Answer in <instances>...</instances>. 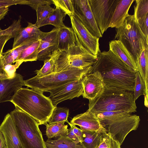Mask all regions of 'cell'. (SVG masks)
<instances>
[{
	"mask_svg": "<svg viewBox=\"0 0 148 148\" xmlns=\"http://www.w3.org/2000/svg\"><path fill=\"white\" fill-rule=\"evenodd\" d=\"M96 71L101 74L105 86L134 92L136 71L110 50L99 54L88 73Z\"/></svg>",
	"mask_w": 148,
	"mask_h": 148,
	"instance_id": "cell-1",
	"label": "cell"
},
{
	"mask_svg": "<svg viewBox=\"0 0 148 148\" xmlns=\"http://www.w3.org/2000/svg\"><path fill=\"white\" fill-rule=\"evenodd\" d=\"M43 93L34 89L21 88L11 102L35 119L39 125H46L55 107L48 97Z\"/></svg>",
	"mask_w": 148,
	"mask_h": 148,
	"instance_id": "cell-2",
	"label": "cell"
},
{
	"mask_svg": "<svg viewBox=\"0 0 148 148\" xmlns=\"http://www.w3.org/2000/svg\"><path fill=\"white\" fill-rule=\"evenodd\" d=\"M88 107L95 114L117 111L131 114L136 112L137 109L133 92L106 86L95 99L89 100Z\"/></svg>",
	"mask_w": 148,
	"mask_h": 148,
	"instance_id": "cell-3",
	"label": "cell"
},
{
	"mask_svg": "<svg viewBox=\"0 0 148 148\" xmlns=\"http://www.w3.org/2000/svg\"><path fill=\"white\" fill-rule=\"evenodd\" d=\"M115 36L125 46L136 62L143 50L148 48V38L143 33L133 15H129Z\"/></svg>",
	"mask_w": 148,
	"mask_h": 148,
	"instance_id": "cell-4",
	"label": "cell"
},
{
	"mask_svg": "<svg viewBox=\"0 0 148 148\" xmlns=\"http://www.w3.org/2000/svg\"><path fill=\"white\" fill-rule=\"evenodd\" d=\"M10 114L25 148H46L37 122L17 107Z\"/></svg>",
	"mask_w": 148,
	"mask_h": 148,
	"instance_id": "cell-5",
	"label": "cell"
},
{
	"mask_svg": "<svg viewBox=\"0 0 148 148\" xmlns=\"http://www.w3.org/2000/svg\"><path fill=\"white\" fill-rule=\"evenodd\" d=\"M75 35L76 45L60 51L56 61L53 73L71 69H84L92 66L96 60L97 57L85 49Z\"/></svg>",
	"mask_w": 148,
	"mask_h": 148,
	"instance_id": "cell-6",
	"label": "cell"
},
{
	"mask_svg": "<svg viewBox=\"0 0 148 148\" xmlns=\"http://www.w3.org/2000/svg\"><path fill=\"white\" fill-rule=\"evenodd\" d=\"M92 66L84 69H71L54 73L38 78L34 77L24 80L25 85L43 92L73 81L82 78L88 73Z\"/></svg>",
	"mask_w": 148,
	"mask_h": 148,
	"instance_id": "cell-7",
	"label": "cell"
},
{
	"mask_svg": "<svg viewBox=\"0 0 148 148\" xmlns=\"http://www.w3.org/2000/svg\"><path fill=\"white\" fill-rule=\"evenodd\" d=\"M140 120L139 116L130 114L99 122L107 133L121 145L127 135L137 129Z\"/></svg>",
	"mask_w": 148,
	"mask_h": 148,
	"instance_id": "cell-8",
	"label": "cell"
},
{
	"mask_svg": "<svg viewBox=\"0 0 148 148\" xmlns=\"http://www.w3.org/2000/svg\"><path fill=\"white\" fill-rule=\"evenodd\" d=\"M120 0H88L98 28L102 35L109 27L117 4Z\"/></svg>",
	"mask_w": 148,
	"mask_h": 148,
	"instance_id": "cell-9",
	"label": "cell"
},
{
	"mask_svg": "<svg viewBox=\"0 0 148 148\" xmlns=\"http://www.w3.org/2000/svg\"><path fill=\"white\" fill-rule=\"evenodd\" d=\"M72 28L83 46L91 54L97 57L101 52L99 47V38L92 34L75 16H69Z\"/></svg>",
	"mask_w": 148,
	"mask_h": 148,
	"instance_id": "cell-10",
	"label": "cell"
},
{
	"mask_svg": "<svg viewBox=\"0 0 148 148\" xmlns=\"http://www.w3.org/2000/svg\"><path fill=\"white\" fill-rule=\"evenodd\" d=\"M82 79L68 83L48 91L50 93L48 97L54 107L63 101L71 99L82 95Z\"/></svg>",
	"mask_w": 148,
	"mask_h": 148,
	"instance_id": "cell-11",
	"label": "cell"
},
{
	"mask_svg": "<svg viewBox=\"0 0 148 148\" xmlns=\"http://www.w3.org/2000/svg\"><path fill=\"white\" fill-rule=\"evenodd\" d=\"M74 10V15L84 25L90 32L99 38L102 37L95 19L88 0H72Z\"/></svg>",
	"mask_w": 148,
	"mask_h": 148,
	"instance_id": "cell-12",
	"label": "cell"
},
{
	"mask_svg": "<svg viewBox=\"0 0 148 148\" xmlns=\"http://www.w3.org/2000/svg\"><path fill=\"white\" fill-rule=\"evenodd\" d=\"M59 29L56 28L48 32H43L40 38L37 51V60L44 61L58 50Z\"/></svg>",
	"mask_w": 148,
	"mask_h": 148,
	"instance_id": "cell-13",
	"label": "cell"
},
{
	"mask_svg": "<svg viewBox=\"0 0 148 148\" xmlns=\"http://www.w3.org/2000/svg\"><path fill=\"white\" fill-rule=\"evenodd\" d=\"M83 87L82 96L84 98L92 100L98 95L105 85L100 73L97 71L87 74L82 79Z\"/></svg>",
	"mask_w": 148,
	"mask_h": 148,
	"instance_id": "cell-14",
	"label": "cell"
},
{
	"mask_svg": "<svg viewBox=\"0 0 148 148\" xmlns=\"http://www.w3.org/2000/svg\"><path fill=\"white\" fill-rule=\"evenodd\" d=\"M0 131L4 136L7 148H25L10 113H8L5 116L0 126Z\"/></svg>",
	"mask_w": 148,
	"mask_h": 148,
	"instance_id": "cell-15",
	"label": "cell"
},
{
	"mask_svg": "<svg viewBox=\"0 0 148 148\" xmlns=\"http://www.w3.org/2000/svg\"><path fill=\"white\" fill-rule=\"evenodd\" d=\"M22 76L18 73L12 78H0V103L12 100L17 91L25 85Z\"/></svg>",
	"mask_w": 148,
	"mask_h": 148,
	"instance_id": "cell-16",
	"label": "cell"
},
{
	"mask_svg": "<svg viewBox=\"0 0 148 148\" xmlns=\"http://www.w3.org/2000/svg\"><path fill=\"white\" fill-rule=\"evenodd\" d=\"M70 123L74 125L79 126L82 130L107 133L95 114L88 109L85 112L74 117Z\"/></svg>",
	"mask_w": 148,
	"mask_h": 148,
	"instance_id": "cell-17",
	"label": "cell"
},
{
	"mask_svg": "<svg viewBox=\"0 0 148 148\" xmlns=\"http://www.w3.org/2000/svg\"><path fill=\"white\" fill-rule=\"evenodd\" d=\"M43 32L35 24L28 22L27 26L25 27H21L14 38L12 49L17 47L29 42L40 39Z\"/></svg>",
	"mask_w": 148,
	"mask_h": 148,
	"instance_id": "cell-18",
	"label": "cell"
},
{
	"mask_svg": "<svg viewBox=\"0 0 148 148\" xmlns=\"http://www.w3.org/2000/svg\"><path fill=\"white\" fill-rule=\"evenodd\" d=\"M135 1L120 0L117 4L111 18L109 27L118 29L122 26L129 14V9Z\"/></svg>",
	"mask_w": 148,
	"mask_h": 148,
	"instance_id": "cell-19",
	"label": "cell"
},
{
	"mask_svg": "<svg viewBox=\"0 0 148 148\" xmlns=\"http://www.w3.org/2000/svg\"><path fill=\"white\" fill-rule=\"evenodd\" d=\"M109 50L118 57L129 67L135 71L137 67L134 59L122 43L116 40L109 42Z\"/></svg>",
	"mask_w": 148,
	"mask_h": 148,
	"instance_id": "cell-20",
	"label": "cell"
},
{
	"mask_svg": "<svg viewBox=\"0 0 148 148\" xmlns=\"http://www.w3.org/2000/svg\"><path fill=\"white\" fill-rule=\"evenodd\" d=\"M76 44L75 34L72 28L66 26L59 29L58 49L60 51L66 50Z\"/></svg>",
	"mask_w": 148,
	"mask_h": 148,
	"instance_id": "cell-21",
	"label": "cell"
},
{
	"mask_svg": "<svg viewBox=\"0 0 148 148\" xmlns=\"http://www.w3.org/2000/svg\"><path fill=\"white\" fill-rule=\"evenodd\" d=\"M34 41H31L25 43L19 47L8 50L2 52L0 58V76L4 67L8 64L16 62L22 51Z\"/></svg>",
	"mask_w": 148,
	"mask_h": 148,
	"instance_id": "cell-22",
	"label": "cell"
},
{
	"mask_svg": "<svg viewBox=\"0 0 148 148\" xmlns=\"http://www.w3.org/2000/svg\"><path fill=\"white\" fill-rule=\"evenodd\" d=\"M99 131L83 130L80 144L84 148H97L100 144L103 134Z\"/></svg>",
	"mask_w": 148,
	"mask_h": 148,
	"instance_id": "cell-23",
	"label": "cell"
},
{
	"mask_svg": "<svg viewBox=\"0 0 148 148\" xmlns=\"http://www.w3.org/2000/svg\"><path fill=\"white\" fill-rule=\"evenodd\" d=\"M45 144L46 148H84L80 144H76L66 135L56 140L48 139Z\"/></svg>",
	"mask_w": 148,
	"mask_h": 148,
	"instance_id": "cell-24",
	"label": "cell"
},
{
	"mask_svg": "<svg viewBox=\"0 0 148 148\" xmlns=\"http://www.w3.org/2000/svg\"><path fill=\"white\" fill-rule=\"evenodd\" d=\"M66 15L60 9L56 7L49 16L42 22L39 28L48 25H52L58 29L65 27L66 26L63 22V19Z\"/></svg>",
	"mask_w": 148,
	"mask_h": 148,
	"instance_id": "cell-25",
	"label": "cell"
},
{
	"mask_svg": "<svg viewBox=\"0 0 148 148\" xmlns=\"http://www.w3.org/2000/svg\"><path fill=\"white\" fill-rule=\"evenodd\" d=\"M137 71L144 82L148 90V48L143 51L136 62Z\"/></svg>",
	"mask_w": 148,
	"mask_h": 148,
	"instance_id": "cell-26",
	"label": "cell"
},
{
	"mask_svg": "<svg viewBox=\"0 0 148 148\" xmlns=\"http://www.w3.org/2000/svg\"><path fill=\"white\" fill-rule=\"evenodd\" d=\"M40 43V39L32 42L25 48L18 57L17 61H33L37 60V51Z\"/></svg>",
	"mask_w": 148,
	"mask_h": 148,
	"instance_id": "cell-27",
	"label": "cell"
},
{
	"mask_svg": "<svg viewBox=\"0 0 148 148\" xmlns=\"http://www.w3.org/2000/svg\"><path fill=\"white\" fill-rule=\"evenodd\" d=\"M60 53V51L58 49L53 53L49 58L45 60L42 67L40 70L35 71L37 75L35 77L40 78L53 73L56 61Z\"/></svg>",
	"mask_w": 148,
	"mask_h": 148,
	"instance_id": "cell-28",
	"label": "cell"
},
{
	"mask_svg": "<svg viewBox=\"0 0 148 148\" xmlns=\"http://www.w3.org/2000/svg\"><path fill=\"white\" fill-rule=\"evenodd\" d=\"M65 122L47 123L46 126V135L48 139L60 137L66 135L68 131V125L64 124Z\"/></svg>",
	"mask_w": 148,
	"mask_h": 148,
	"instance_id": "cell-29",
	"label": "cell"
},
{
	"mask_svg": "<svg viewBox=\"0 0 148 148\" xmlns=\"http://www.w3.org/2000/svg\"><path fill=\"white\" fill-rule=\"evenodd\" d=\"M69 110L67 108L55 107L47 122L48 124L64 121L68 123L67 120Z\"/></svg>",
	"mask_w": 148,
	"mask_h": 148,
	"instance_id": "cell-30",
	"label": "cell"
},
{
	"mask_svg": "<svg viewBox=\"0 0 148 148\" xmlns=\"http://www.w3.org/2000/svg\"><path fill=\"white\" fill-rule=\"evenodd\" d=\"M147 90L144 82L138 71H136L134 87V100L141 95H144L145 98H147Z\"/></svg>",
	"mask_w": 148,
	"mask_h": 148,
	"instance_id": "cell-31",
	"label": "cell"
},
{
	"mask_svg": "<svg viewBox=\"0 0 148 148\" xmlns=\"http://www.w3.org/2000/svg\"><path fill=\"white\" fill-rule=\"evenodd\" d=\"M133 14L135 20L145 18L148 16V0H136Z\"/></svg>",
	"mask_w": 148,
	"mask_h": 148,
	"instance_id": "cell-32",
	"label": "cell"
},
{
	"mask_svg": "<svg viewBox=\"0 0 148 148\" xmlns=\"http://www.w3.org/2000/svg\"><path fill=\"white\" fill-rule=\"evenodd\" d=\"M54 10V9L48 4L39 6L36 10L37 20L35 24L36 26L39 28L41 23L49 16Z\"/></svg>",
	"mask_w": 148,
	"mask_h": 148,
	"instance_id": "cell-33",
	"label": "cell"
},
{
	"mask_svg": "<svg viewBox=\"0 0 148 148\" xmlns=\"http://www.w3.org/2000/svg\"><path fill=\"white\" fill-rule=\"evenodd\" d=\"M56 7L60 9L70 16L73 15L74 10L72 0H52Z\"/></svg>",
	"mask_w": 148,
	"mask_h": 148,
	"instance_id": "cell-34",
	"label": "cell"
},
{
	"mask_svg": "<svg viewBox=\"0 0 148 148\" xmlns=\"http://www.w3.org/2000/svg\"><path fill=\"white\" fill-rule=\"evenodd\" d=\"M121 145L107 133H103L97 148H121Z\"/></svg>",
	"mask_w": 148,
	"mask_h": 148,
	"instance_id": "cell-35",
	"label": "cell"
},
{
	"mask_svg": "<svg viewBox=\"0 0 148 148\" xmlns=\"http://www.w3.org/2000/svg\"><path fill=\"white\" fill-rule=\"evenodd\" d=\"M124 111H105L95 114L99 121L110 120L119 116L130 114Z\"/></svg>",
	"mask_w": 148,
	"mask_h": 148,
	"instance_id": "cell-36",
	"label": "cell"
},
{
	"mask_svg": "<svg viewBox=\"0 0 148 148\" xmlns=\"http://www.w3.org/2000/svg\"><path fill=\"white\" fill-rule=\"evenodd\" d=\"M22 63L17 61L15 64H8L5 65L3 68L0 78H12L16 74V69L18 68Z\"/></svg>",
	"mask_w": 148,
	"mask_h": 148,
	"instance_id": "cell-37",
	"label": "cell"
},
{
	"mask_svg": "<svg viewBox=\"0 0 148 148\" xmlns=\"http://www.w3.org/2000/svg\"><path fill=\"white\" fill-rule=\"evenodd\" d=\"M21 19L20 17L18 20H14L10 25L5 29H2L0 27V36L9 34L16 36L21 27Z\"/></svg>",
	"mask_w": 148,
	"mask_h": 148,
	"instance_id": "cell-38",
	"label": "cell"
},
{
	"mask_svg": "<svg viewBox=\"0 0 148 148\" xmlns=\"http://www.w3.org/2000/svg\"><path fill=\"white\" fill-rule=\"evenodd\" d=\"M53 4L52 0H27V5L35 10L40 6L45 4Z\"/></svg>",
	"mask_w": 148,
	"mask_h": 148,
	"instance_id": "cell-39",
	"label": "cell"
},
{
	"mask_svg": "<svg viewBox=\"0 0 148 148\" xmlns=\"http://www.w3.org/2000/svg\"><path fill=\"white\" fill-rule=\"evenodd\" d=\"M27 0H0V7H8L14 5H26Z\"/></svg>",
	"mask_w": 148,
	"mask_h": 148,
	"instance_id": "cell-40",
	"label": "cell"
},
{
	"mask_svg": "<svg viewBox=\"0 0 148 148\" xmlns=\"http://www.w3.org/2000/svg\"><path fill=\"white\" fill-rule=\"evenodd\" d=\"M15 36L13 34H9L0 36V58L6 43L9 40L13 38H14Z\"/></svg>",
	"mask_w": 148,
	"mask_h": 148,
	"instance_id": "cell-41",
	"label": "cell"
},
{
	"mask_svg": "<svg viewBox=\"0 0 148 148\" xmlns=\"http://www.w3.org/2000/svg\"><path fill=\"white\" fill-rule=\"evenodd\" d=\"M68 129V133L66 135L68 138L73 140L76 144L80 143L81 141L77 136L74 133L71 127Z\"/></svg>",
	"mask_w": 148,
	"mask_h": 148,
	"instance_id": "cell-42",
	"label": "cell"
},
{
	"mask_svg": "<svg viewBox=\"0 0 148 148\" xmlns=\"http://www.w3.org/2000/svg\"><path fill=\"white\" fill-rule=\"evenodd\" d=\"M68 123L70 126V127H72L73 132L79 138L81 143L82 140L83 130L77 127L75 125L71 124L69 122Z\"/></svg>",
	"mask_w": 148,
	"mask_h": 148,
	"instance_id": "cell-43",
	"label": "cell"
},
{
	"mask_svg": "<svg viewBox=\"0 0 148 148\" xmlns=\"http://www.w3.org/2000/svg\"><path fill=\"white\" fill-rule=\"evenodd\" d=\"M8 7H0V21L3 19L9 11Z\"/></svg>",
	"mask_w": 148,
	"mask_h": 148,
	"instance_id": "cell-44",
	"label": "cell"
},
{
	"mask_svg": "<svg viewBox=\"0 0 148 148\" xmlns=\"http://www.w3.org/2000/svg\"><path fill=\"white\" fill-rule=\"evenodd\" d=\"M0 148H7L3 135L0 131Z\"/></svg>",
	"mask_w": 148,
	"mask_h": 148,
	"instance_id": "cell-45",
	"label": "cell"
}]
</instances>
